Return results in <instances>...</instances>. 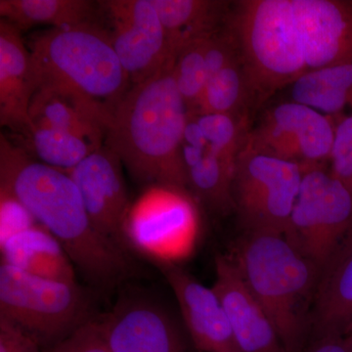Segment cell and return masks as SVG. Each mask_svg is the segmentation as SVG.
Masks as SVG:
<instances>
[{
  "label": "cell",
  "instance_id": "obj_1",
  "mask_svg": "<svg viewBox=\"0 0 352 352\" xmlns=\"http://www.w3.org/2000/svg\"><path fill=\"white\" fill-rule=\"evenodd\" d=\"M237 44L251 99L318 69L352 63V2L244 0L226 22Z\"/></svg>",
  "mask_w": 352,
  "mask_h": 352
},
{
  "label": "cell",
  "instance_id": "obj_2",
  "mask_svg": "<svg viewBox=\"0 0 352 352\" xmlns=\"http://www.w3.org/2000/svg\"><path fill=\"white\" fill-rule=\"evenodd\" d=\"M0 191L15 197L29 210L92 284L112 288L131 274L129 252L94 228L69 173L36 161L3 134L0 138Z\"/></svg>",
  "mask_w": 352,
  "mask_h": 352
},
{
  "label": "cell",
  "instance_id": "obj_3",
  "mask_svg": "<svg viewBox=\"0 0 352 352\" xmlns=\"http://www.w3.org/2000/svg\"><path fill=\"white\" fill-rule=\"evenodd\" d=\"M175 62L131 85L113 110L104 145L138 182L185 191L182 147L189 110L176 87Z\"/></svg>",
  "mask_w": 352,
  "mask_h": 352
},
{
  "label": "cell",
  "instance_id": "obj_4",
  "mask_svg": "<svg viewBox=\"0 0 352 352\" xmlns=\"http://www.w3.org/2000/svg\"><path fill=\"white\" fill-rule=\"evenodd\" d=\"M234 263L261 303L287 352H298L310 325L321 270L284 235L247 233Z\"/></svg>",
  "mask_w": 352,
  "mask_h": 352
},
{
  "label": "cell",
  "instance_id": "obj_5",
  "mask_svg": "<svg viewBox=\"0 0 352 352\" xmlns=\"http://www.w3.org/2000/svg\"><path fill=\"white\" fill-rule=\"evenodd\" d=\"M36 90L54 87L87 97L113 112L131 87L101 23L51 28L27 43Z\"/></svg>",
  "mask_w": 352,
  "mask_h": 352
},
{
  "label": "cell",
  "instance_id": "obj_6",
  "mask_svg": "<svg viewBox=\"0 0 352 352\" xmlns=\"http://www.w3.org/2000/svg\"><path fill=\"white\" fill-rule=\"evenodd\" d=\"M87 296L76 282L46 279L1 263L0 318L41 342L66 339L87 319Z\"/></svg>",
  "mask_w": 352,
  "mask_h": 352
},
{
  "label": "cell",
  "instance_id": "obj_7",
  "mask_svg": "<svg viewBox=\"0 0 352 352\" xmlns=\"http://www.w3.org/2000/svg\"><path fill=\"white\" fill-rule=\"evenodd\" d=\"M305 171L245 142L236 161L233 201L245 232L284 235Z\"/></svg>",
  "mask_w": 352,
  "mask_h": 352
},
{
  "label": "cell",
  "instance_id": "obj_8",
  "mask_svg": "<svg viewBox=\"0 0 352 352\" xmlns=\"http://www.w3.org/2000/svg\"><path fill=\"white\" fill-rule=\"evenodd\" d=\"M352 229V194L323 166L305 171L284 237L322 270Z\"/></svg>",
  "mask_w": 352,
  "mask_h": 352
},
{
  "label": "cell",
  "instance_id": "obj_9",
  "mask_svg": "<svg viewBox=\"0 0 352 352\" xmlns=\"http://www.w3.org/2000/svg\"><path fill=\"white\" fill-rule=\"evenodd\" d=\"M335 131L332 116L289 101L268 111L245 144L307 170L330 161Z\"/></svg>",
  "mask_w": 352,
  "mask_h": 352
},
{
  "label": "cell",
  "instance_id": "obj_10",
  "mask_svg": "<svg viewBox=\"0 0 352 352\" xmlns=\"http://www.w3.org/2000/svg\"><path fill=\"white\" fill-rule=\"evenodd\" d=\"M113 50L132 85L156 74L171 59L168 36L151 0L99 1Z\"/></svg>",
  "mask_w": 352,
  "mask_h": 352
},
{
  "label": "cell",
  "instance_id": "obj_11",
  "mask_svg": "<svg viewBox=\"0 0 352 352\" xmlns=\"http://www.w3.org/2000/svg\"><path fill=\"white\" fill-rule=\"evenodd\" d=\"M122 166L120 157L103 145L67 173L80 190L94 228L127 252L129 198Z\"/></svg>",
  "mask_w": 352,
  "mask_h": 352
},
{
  "label": "cell",
  "instance_id": "obj_12",
  "mask_svg": "<svg viewBox=\"0 0 352 352\" xmlns=\"http://www.w3.org/2000/svg\"><path fill=\"white\" fill-rule=\"evenodd\" d=\"M97 322L111 352H188L173 317L149 298L120 300Z\"/></svg>",
  "mask_w": 352,
  "mask_h": 352
},
{
  "label": "cell",
  "instance_id": "obj_13",
  "mask_svg": "<svg viewBox=\"0 0 352 352\" xmlns=\"http://www.w3.org/2000/svg\"><path fill=\"white\" fill-rule=\"evenodd\" d=\"M160 270L175 294L196 349L200 352H241L214 288L200 283L175 264H161Z\"/></svg>",
  "mask_w": 352,
  "mask_h": 352
},
{
  "label": "cell",
  "instance_id": "obj_14",
  "mask_svg": "<svg viewBox=\"0 0 352 352\" xmlns=\"http://www.w3.org/2000/svg\"><path fill=\"white\" fill-rule=\"evenodd\" d=\"M214 288L226 310L241 352H287L279 336L241 276L233 258H215Z\"/></svg>",
  "mask_w": 352,
  "mask_h": 352
},
{
  "label": "cell",
  "instance_id": "obj_15",
  "mask_svg": "<svg viewBox=\"0 0 352 352\" xmlns=\"http://www.w3.org/2000/svg\"><path fill=\"white\" fill-rule=\"evenodd\" d=\"M36 92L31 53L20 31L0 21V124L15 134L32 129L29 109Z\"/></svg>",
  "mask_w": 352,
  "mask_h": 352
},
{
  "label": "cell",
  "instance_id": "obj_16",
  "mask_svg": "<svg viewBox=\"0 0 352 352\" xmlns=\"http://www.w3.org/2000/svg\"><path fill=\"white\" fill-rule=\"evenodd\" d=\"M29 115L32 126L71 132L102 146L112 112L76 92L39 87L32 96Z\"/></svg>",
  "mask_w": 352,
  "mask_h": 352
},
{
  "label": "cell",
  "instance_id": "obj_17",
  "mask_svg": "<svg viewBox=\"0 0 352 352\" xmlns=\"http://www.w3.org/2000/svg\"><path fill=\"white\" fill-rule=\"evenodd\" d=\"M188 187L208 207L226 214L234 210L233 183L236 161L208 147L198 124L189 113L182 147Z\"/></svg>",
  "mask_w": 352,
  "mask_h": 352
},
{
  "label": "cell",
  "instance_id": "obj_18",
  "mask_svg": "<svg viewBox=\"0 0 352 352\" xmlns=\"http://www.w3.org/2000/svg\"><path fill=\"white\" fill-rule=\"evenodd\" d=\"M352 322V229L322 270L310 325L315 339L342 335Z\"/></svg>",
  "mask_w": 352,
  "mask_h": 352
},
{
  "label": "cell",
  "instance_id": "obj_19",
  "mask_svg": "<svg viewBox=\"0 0 352 352\" xmlns=\"http://www.w3.org/2000/svg\"><path fill=\"white\" fill-rule=\"evenodd\" d=\"M0 247L1 263L46 279L76 282L68 254L43 226L36 224L21 231L0 243Z\"/></svg>",
  "mask_w": 352,
  "mask_h": 352
},
{
  "label": "cell",
  "instance_id": "obj_20",
  "mask_svg": "<svg viewBox=\"0 0 352 352\" xmlns=\"http://www.w3.org/2000/svg\"><path fill=\"white\" fill-rule=\"evenodd\" d=\"M164 28L173 57L197 39L226 25L231 4L215 0H151Z\"/></svg>",
  "mask_w": 352,
  "mask_h": 352
},
{
  "label": "cell",
  "instance_id": "obj_21",
  "mask_svg": "<svg viewBox=\"0 0 352 352\" xmlns=\"http://www.w3.org/2000/svg\"><path fill=\"white\" fill-rule=\"evenodd\" d=\"M0 15L19 31L38 25L62 29L95 22L99 6L89 0H1Z\"/></svg>",
  "mask_w": 352,
  "mask_h": 352
},
{
  "label": "cell",
  "instance_id": "obj_22",
  "mask_svg": "<svg viewBox=\"0 0 352 352\" xmlns=\"http://www.w3.org/2000/svg\"><path fill=\"white\" fill-rule=\"evenodd\" d=\"M292 101L327 116L352 107V63L312 72L291 85Z\"/></svg>",
  "mask_w": 352,
  "mask_h": 352
},
{
  "label": "cell",
  "instance_id": "obj_23",
  "mask_svg": "<svg viewBox=\"0 0 352 352\" xmlns=\"http://www.w3.org/2000/svg\"><path fill=\"white\" fill-rule=\"evenodd\" d=\"M16 138L15 144L36 161L65 171L71 170L101 147L82 136L50 127L32 126L25 133L16 134Z\"/></svg>",
  "mask_w": 352,
  "mask_h": 352
},
{
  "label": "cell",
  "instance_id": "obj_24",
  "mask_svg": "<svg viewBox=\"0 0 352 352\" xmlns=\"http://www.w3.org/2000/svg\"><path fill=\"white\" fill-rule=\"evenodd\" d=\"M251 99L247 76L241 56L208 78L196 112L240 116V111Z\"/></svg>",
  "mask_w": 352,
  "mask_h": 352
},
{
  "label": "cell",
  "instance_id": "obj_25",
  "mask_svg": "<svg viewBox=\"0 0 352 352\" xmlns=\"http://www.w3.org/2000/svg\"><path fill=\"white\" fill-rule=\"evenodd\" d=\"M208 38L189 43L175 58L173 76L189 113L196 112L208 80L205 57Z\"/></svg>",
  "mask_w": 352,
  "mask_h": 352
},
{
  "label": "cell",
  "instance_id": "obj_26",
  "mask_svg": "<svg viewBox=\"0 0 352 352\" xmlns=\"http://www.w3.org/2000/svg\"><path fill=\"white\" fill-rule=\"evenodd\" d=\"M190 113L198 124L208 147L219 156L236 161L249 134L245 129L244 118L226 113Z\"/></svg>",
  "mask_w": 352,
  "mask_h": 352
},
{
  "label": "cell",
  "instance_id": "obj_27",
  "mask_svg": "<svg viewBox=\"0 0 352 352\" xmlns=\"http://www.w3.org/2000/svg\"><path fill=\"white\" fill-rule=\"evenodd\" d=\"M330 161L331 173L352 194V116L336 124Z\"/></svg>",
  "mask_w": 352,
  "mask_h": 352
},
{
  "label": "cell",
  "instance_id": "obj_28",
  "mask_svg": "<svg viewBox=\"0 0 352 352\" xmlns=\"http://www.w3.org/2000/svg\"><path fill=\"white\" fill-rule=\"evenodd\" d=\"M47 352H111L97 320H90Z\"/></svg>",
  "mask_w": 352,
  "mask_h": 352
},
{
  "label": "cell",
  "instance_id": "obj_29",
  "mask_svg": "<svg viewBox=\"0 0 352 352\" xmlns=\"http://www.w3.org/2000/svg\"><path fill=\"white\" fill-rule=\"evenodd\" d=\"M0 214H1V233L0 243L4 242L15 234L36 226V220L15 197L1 191Z\"/></svg>",
  "mask_w": 352,
  "mask_h": 352
},
{
  "label": "cell",
  "instance_id": "obj_30",
  "mask_svg": "<svg viewBox=\"0 0 352 352\" xmlns=\"http://www.w3.org/2000/svg\"><path fill=\"white\" fill-rule=\"evenodd\" d=\"M0 352H47L34 338L0 318Z\"/></svg>",
  "mask_w": 352,
  "mask_h": 352
},
{
  "label": "cell",
  "instance_id": "obj_31",
  "mask_svg": "<svg viewBox=\"0 0 352 352\" xmlns=\"http://www.w3.org/2000/svg\"><path fill=\"white\" fill-rule=\"evenodd\" d=\"M307 352H352V336L342 333L322 338Z\"/></svg>",
  "mask_w": 352,
  "mask_h": 352
}]
</instances>
